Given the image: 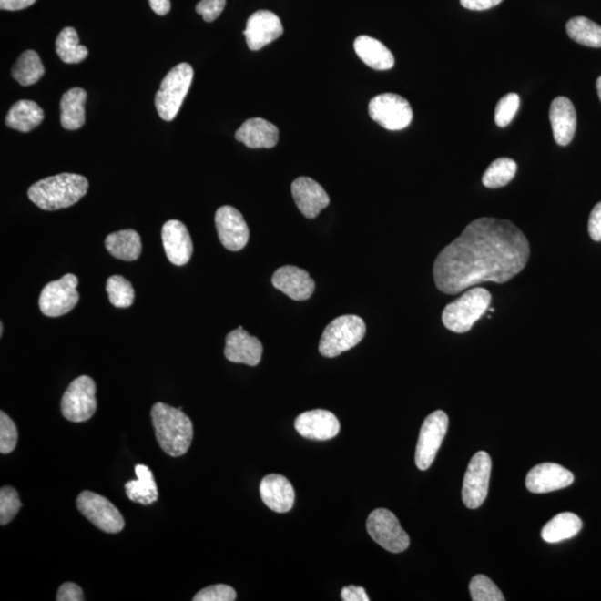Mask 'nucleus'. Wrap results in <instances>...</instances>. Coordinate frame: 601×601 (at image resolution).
<instances>
[{
	"mask_svg": "<svg viewBox=\"0 0 601 601\" xmlns=\"http://www.w3.org/2000/svg\"><path fill=\"white\" fill-rule=\"evenodd\" d=\"M18 430L14 421L4 411L0 413V453L8 454L16 449Z\"/></svg>",
	"mask_w": 601,
	"mask_h": 601,
	"instance_id": "58836bf2",
	"label": "nucleus"
},
{
	"mask_svg": "<svg viewBox=\"0 0 601 601\" xmlns=\"http://www.w3.org/2000/svg\"><path fill=\"white\" fill-rule=\"evenodd\" d=\"M84 599L83 590L76 584L65 583L58 589L57 601H83Z\"/></svg>",
	"mask_w": 601,
	"mask_h": 601,
	"instance_id": "79ce46f5",
	"label": "nucleus"
},
{
	"mask_svg": "<svg viewBox=\"0 0 601 601\" xmlns=\"http://www.w3.org/2000/svg\"><path fill=\"white\" fill-rule=\"evenodd\" d=\"M568 36L585 46L601 47V27L586 17H575L567 23Z\"/></svg>",
	"mask_w": 601,
	"mask_h": 601,
	"instance_id": "473e14b6",
	"label": "nucleus"
},
{
	"mask_svg": "<svg viewBox=\"0 0 601 601\" xmlns=\"http://www.w3.org/2000/svg\"><path fill=\"white\" fill-rule=\"evenodd\" d=\"M355 53L364 64L375 70H388L394 66V57L388 47L370 36H359L354 42Z\"/></svg>",
	"mask_w": 601,
	"mask_h": 601,
	"instance_id": "393cba45",
	"label": "nucleus"
},
{
	"mask_svg": "<svg viewBox=\"0 0 601 601\" xmlns=\"http://www.w3.org/2000/svg\"><path fill=\"white\" fill-rule=\"evenodd\" d=\"M474 601H504L503 593L487 576L477 575L471 579L469 586Z\"/></svg>",
	"mask_w": 601,
	"mask_h": 601,
	"instance_id": "c9c22d12",
	"label": "nucleus"
},
{
	"mask_svg": "<svg viewBox=\"0 0 601 601\" xmlns=\"http://www.w3.org/2000/svg\"><path fill=\"white\" fill-rule=\"evenodd\" d=\"M574 474L557 463H541L529 471L525 485L530 493L547 494L569 487Z\"/></svg>",
	"mask_w": 601,
	"mask_h": 601,
	"instance_id": "dca6fc26",
	"label": "nucleus"
},
{
	"mask_svg": "<svg viewBox=\"0 0 601 601\" xmlns=\"http://www.w3.org/2000/svg\"><path fill=\"white\" fill-rule=\"evenodd\" d=\"M491 474V458L484 451L475 453L465 473L463 500L465 507L477 509L487 499Z\"/></svg>",
	"mask_w": 601,
	"mask_h": 601,
	"instance_id": "ddd939ff",
	"label": "nucleus"
},
{
	"mask_svg": "<svg viewBox=\"0 0 601 601\" xmlns=\"http://www.w3.org/2000/svg\"><path fill=\"white\" fill-rule=\"evenodd\" d=\"M341 597L344 601H369L367 593L364 588L355 587V586H349L341 591Z\"/></svg>",
	"mask_w": 601,
	"mask_h": 601,
	"instance_id": "c03bdc74",
	"label": "nucleus"
},
{
	"mask_svg": "<svg viewBox=\"0 0 601 601\" xmlns=\"http://www.w3.org/2000/svg\"><path fill=\"white\" fill-rule=\"evenodd\" d=\"M550 124L554 138L560 147H567L573 140L577 127V115L573 103L567 97H557L551 103Z\"/></svg>",
	"mask_w": 601,
	"mask_h": 601,
	"instance_id": "5701e85b",
	"label": "nucleus"
},
{
	"mask_svg": "<svg viewBox=\"0 0 601 601\" xmlns=\"http://www.w3.org/2000/svg\"><path fill=\"white\" fill-rule=\"evenodd\" d=\"M22 508V501L16 490L12 487H3L0 490V524L7 525Z\"/></svg>",
	"mask_w": 601,
	"mask_h": 601,
	"instance_id": "e433bc0d",
	"label": "nucleus"
},
{
	"mask_svg": "<svg viewBox=\"0 0 601 601\" xmlns=\"http://www.w3.org/2000/svg\"><path fill=\"white\" fill-rule=\"evenodd\" d=\"M76 275L66 274L57 280L49 282L40 293L39 309L49 318L62 317L67 314L79 300Z\"/></svg>",
	"mask_w": 601,
	"mask_h": 601,
	"instance_id": "6e6552de",
	"label": "nucleus"
},
{
	"mask_svg": "<svg viewBox=\"0 0 601 601\" xmlns=\"http://www.w3.org/2000/svg\"><path fill=\"white\" fill-rule=\"evenodd\" d=\"M80 514L104 533L118 534L124 529L125 520L119 510L103 495L83 491L77 497Z\"/></svg>",
	"mask_w": 601,
	"mask_h": 601,
	"instance_id": "9b49d317",
	"label": "nucleus"
},
{
	"mask_svg": "<svg viewBox=\"0 0 601 601\" xmlns=\"http://www.w3.org/2000/svg\"><path fill=\"white\" fill-rule=\"evenodd\" d=\"M105 247L115 259L127 260H137L142 253V242L137 230L123 229L109 234L105 239Z\"/></svg>",
	"mask_w": 601,
	"mask_h": 601,
	"instance_id": "c85d7f7f",
	"label": "nucleus"
},
{
	"mask_svg": "<svg viewBox=\"0 0 601 601\" xmlns=\"http://www.w3.org/2000/svg\"><path fill=\"white\" fill-rule=\"evenodd\" d=\"M224 354L230 362L255 367L262 359L263 345L258 338L252 337L242 327H239L228 334Z\"/></svg>",
	"mask_w": 601,
	"mask_h": 601,
	"instance_id": "f3484780",
	"label": "nucleus"
},
{
	"mask_svg": "<svg viewBox=\"0 0 601 601\" xmlns=\"http://www.w3.org/2000/svg\"><path fill=\"white\" fill-rule=\"evenodd\" d=\"M88 180L82 175L63 173L38 180L28 189V198L39 209L56 210L72 207L87 195Z\"/></svg>",
	"mask_w": 601,
	"mask_h": 601,
	"instance_id": "7ed1b4c3",
	"label": "nucleus"
},
{
	"mask_svg": "<svg viewBox=\"0 0 601 601\" xmlns=\"http://www.w3.org/2000/svg\"><path fill=\"white\" fill-rule=\"evenodd\" d=\"M503 0H460L463 7L470 10H487L498 6Z\"/></svg>",
	"mask_w": 601,
	"mask_h": 601,
	"instance_id": "a18cd8bd",
	"label": "nucleus"
},
{
	"mask_svg": "<svg viewBox=\"0 0 601 601\" xmlns=\"http://www.w3.org/2000/svg\"><path fill=\"white\" fill-rule=\"evenodd\" d=\"M194 70L188 63H180L169 70L155 97L159 117L170 122L179 112L192 85Z\"/></svg>",
	"mask_w": 601,
	"mask_h": 601,
	"instance_id": "39448f33",
	"label": "nucleus"
},
{
	"mask_svg": "<svg viewBox=\"0 0 601 601\" xmlns=\"http://www.w3.org/2000/svg\"><path fill=\"white\" fill-rule=\"evenodd\" d=\"M491 302V294L484 288H471L447 305L443 312V323L454 333H467L483 317Z\"/></svg>",
	"mask_w": 601,
	"mask_h": 601,
	"instance_id": "20e7f679",
	"label": "nucleus"
},
{
	"mask_svg": "<svg viewBox=\"0 0 601 601\" xmlns=\"http://www.w3.org/2000/svg\"><path fill=\"white\" fill-rule=\"evenodd\" d=\"M87 94L83 88L67 90L60 100V123L65 129L76 130L85 124V102Z\"/></svg>",
	"mask_w": 601,
	"mask_h": 601,
	"instance_id": "a878e982",
	"label": "nucleus"
},
{
	"mask_svg": "<svg viewBox=\"0 0 601 601\" xmlns=\"http://www.w3.org/2000/svg\"><path fill=\"white\" fill-rule=\"evenodd\" d=\"M227 0H200L197 5V13L202 15L205 22L212 23L222 14Z\"/></svg>",
	"mask_w": 601,
	"mask_h": 601,
	"instance_id": "a19ab883",
	"label": "nucleus"
},
{
	"mask_svg": "<svg viewBox=\"0 0 601 601\" xmlns=\"http://www.w3.org/2000/svg\"><path fill=\"white\" fill-rule=\"evenodd\" d=\"M215 225L219 239L223 247L229 250H240L247 247L250 230L243 215L237 209L225 205L215 214Z\"/></svg>",
	"mask_w": 601,
	"mask_h": 601,
	"instance_id": "4468645a",
	"label": "nucleus"
},
{
	"mask_svg": "<svg viewBox=\"0 0 601 601\" xmlns=\"http://www.w3.org/2000/svg\"><path fill=\"white\" fill-rule=\"evenodd\" d=\"M97 384L88 375L75 379L62 398L60 409L65 419L72 423H85L97 413Z\"/></svg>",
	"mask_w": 601,
	"mask_h": 601,
	"instance_id": "0eeeda50",
	"label": "nucleus"
},
{
	"mask_svg": "<svg viewBox=\"0 0 601 601\" xmlns=\"http://www.w3.org/2000/svg\"><path fill=\"white\" fill-rule=\"evenodd\" d=\"M237 591L228 585H213L204 588L194 596V601H234Z\"/></svg>",
	"mask_w": 601,
	"mask_h": 601,
	"instance_id": "ea45409f",
	"label": "nucleus"
},
{
	"mask_svg": "<svg viewBox=\"0 0 601 601\" xmlns=\"http://www.w3.org/2000/svg\"><path fill=\"white\" fill-rule=\"evenodd\" d=\"M520 105V97L517 94L510 93L499 100L495 107L494 120L499 127H507L513 122L517 114Z\"/></svg>",
	"mask_w": 601,
	"mask_h": 601,
	"instance_id": "4c0bfd02",
	"label": "nucleus"
},
{
	"mask_svg": "<svg viewBox=\"0 0 601 601\" xmlns=\"http://www.w3.org/2000/svg\"><path fill=\"white\" fill-rule=\"evenodd\" d=\"M294 427L302 437L312 440H329L337 437L340 423L328 410H312L300 414Z\"/></svg>",
	"mask_w": 601,
	"mask_h": 601,
	"instance_id": "6ab92c4d",
	"label": "nucleus"
},
{
	"mask_svg": "<svg viewBox=\"0 0 601 601\" xmlns=\"http://www.w3.org/2000/svg\"><path fill=\"white\" fill-rule=\"evenodd\" d=\"M135 474L138 479L125 484L128 499L144 505L154 504L158 499V490L152 470L148 465L138 464Z\"/></svg>",
	"mask_w": 601,
	"mask_h": 601,
	"instance_id": "cd10ccee",
	"label": "nucleus"
},
{
	"mask_svg": "<svg viewBox=\"0 0 601 601\" xmlns=\"http://www.w3.org/2000/svg\"><path fill=\"white\" fill-rule=\"evenodd\" d=\"M365 331L364 321L357 315H342L334 319L321 337L320 353L325 358L338 357L358 345L364 338Z\"/></svg>",
	"mask_w": 601,
	"mask_h": 601,
	"instance_id": "423d86ee",
	"label": "nucleus"
},
{
	"mask_svg": "<svg viewBox=\"0 0 601 601\" xmlns=\"http://www.w3.org/2000/svg\"><path fill=\"white\" fill-rule=\"evenodd\" d=\"M597 90H598L599 98L601 100V76L597 80Z\"/></svg>",
	"mask_w": 601,
	"mask_h": 601,
	"instance_id": "09e8293b",
	"label": "nucleus"
},
{
	"mask_svg": "<svg viewBox=\"0 0 601 601\" xmlns=\"http://www.w3.org/2000/svg\"><path fill=\"white\" fill-rule=\"evenodd\" d=\"M369 115L374 122L389 130L407 128L413 118L408 100L392 93L380 94L371 99Z\"/></svg>",
	"mask_w": 601,
	"mask_h": 601,
	"instance_id": "9d476101",
	"label": "nucleus"
},
{
	"mask_svg": "<svg viewBox=\"0 0 601 601\" xmlns=\"http://www.w3.org/2000/svg\"><path fill=\"white\" fill-rule=\"evenodd\" d=\"M162 239L170 263L182 267L189 262L193 254V242L185 224L178 219L168 220L164 224Z\"/></svg>",
	"mask_w": 601,
	"mask_h": 601,
	"instance_id": "a211bd4d",
	"label": "nucleus"
},
{
	"mask_svg": "<svg viewBox=\"0 0 601 601\" xmlns=\"http://www.w3.org/2000/svg\"><path fill=\"white\" fill-rule=\"evenodd\" d=\"M107 292L109 302L115 308L127 309L134 303L135 290L132 283L120 275H113L107 280Z\"/></svg>",
	"mask_w": 601,
	"mask_h": 601,
	"instance_id": "f704fd0d",
	"label": "nucleus"
},
{
	"mask_svg": "<svg viewBox=\"0 0 601 601\" xmlns=\"http://www.w3.org/2000/svg\"><path fill=\"white\" fill-rule=\"evenodd\" d=\"M44 74L42 60L35 50H26L20 55L12 70L14 79L23 87L36 84Z\"/></svg>",
	"mask_w": 601,
	"mask_h": 601,
	"instance_id": "7c9ffc66",
	"label": "nucleus"
},
{
	"mask_svg": "<svg viewBox=\"0 0 601 601\" xmlns=\"http://www.w3.org/2000/svg\"><path fill=\"white\" fill-rule=\"evenodd\" d=\"M155 435L159 447L170 457L188 453L193 440V423L182 408H173L158 402L150 410Z\"/></svg>",
	"mask_w": 601,
	"mask_h": 601,
	"instance_id": "f03ea898",
	"label": "nucleus"
},
{
	"mask_svg": "<svg viewBox=\"0 0 601 601\" xmlns=\"http://www.w3.org/2000/svg\"><path fill=\"white\" fill-rule=\"evenodd\" d=\"M588 230L591 239L601 242V202L591 210Z\"/></svg>",
	"mask_w": 601,
	"mask_h": 601,
	"instance_id": "37998d69",
	"label": "nucleus"
},
{
	"mask_svg": "<svg viewBox=\"0 0 601 601\" xmlns=\"http://www.w3.org/2000/svg\"><path fill=\"white\" fill-rule=\"evenodd\" d=\"M44 120V110L33 100H18L10 107L6 117L8 127L28 133L39 127Z\"/></svg>",
	"mask_w": 601,
	"mask_h": 601,
	"instance_id": "bb28decb",
	"label": "nucleus"
},
{
	"mask_svg": "<svg viewBox=\"0 0 601 601\" xmlns=\"http://www.w3.org/2000/svg\"><path fill=\"white\" fill-rule=\"evenodd\" d=\"M448 427L449 418L443 411H434L425 418L415 450V464L420 470H428L433 463Z\"/></svg>",
	"mask_w": 601,
	"mask_h": 601,
	"instance_id": "f8f14e48",
	"label": "nucleus"
},
{
	"mask_svg": "<svg viewBox=\"0 0 601 601\" xmlns=\"http://www.w3.org/2000/svg\"><path fill=\"white\" fill-rule=\"evenodd\" d=\"M3 333H4V324L0 323V335H2V337H3Z\"/></svg>",
	"mask_w": 601,
	"mask_h": 601,
	"instance_id": "8fccbe9b",
	"label": "nucleus"
},
{
	"mask_svg": "<svg viewBox=\"0 0 601 601\" xmlns=\"http://www.w3.org/2000/svg\"><path fill=\"white\" fill-rule=\"evenodd\" d=\"M368 533L375 543L390 553H403L409 548L410 538L391 511L383 508L371 513L367 521Z\"/></svg>",
	"mask_w": 601,
	"mask_h": 601,
	"instance_id": "1a4fd4ad",
	"label": "nucleus"
},
{
	"mask_svg": "<svg viewBox=\"0 0 601 601\" xmlns=\"http://www.w3.org/2000/svg\"><path fill=\"white\" fill-rule=\"evenodd\" d=\"M150 8L159 16H165L170 10V0H149Z\"/></svg>",
	"mask_w": 601,
	"mask_h": 601,
	"instance_id": "de8ad7c7",
	"label": "nucleus"
},
{
	"mask_svg": "<svg viewBox=\"0 0 601 601\" xmlns=\"http://www.w3.org/2000/svg\"><path fill=\"white\" fill-rule=\"evenodd\" d=\"M517 163L514 159L501 158L495 159L485 170L483 177V184L485 188H498L505 187L515 177L517 173Z\"/></svg>",
	"mask_w": 601,
	"mask_h": 601,
	"instance_id": "72a5a7b5",
	"label": "nucleus"
},
{
	"mask_svg": "<svg viewBox=\"0 0 601 601\" xmlns=\"http://www.w3.org/2000/svg\"><path fill=\"white\" fill-rule=\"evenodd\" d=\"M273 287L295 300H305L312 297L315 282L307 270L285 265L275 270L272 278Z\"/></svg>",
	"mask_w": 601,
	"mask_h": 601,
	"instance_id": "412c9836",
	"label": "nucleus"
},
{
	"mask_svg": "<svg viewBox=\"0 0 601 601\" xmlns=\"http://www.w3.org/2000/svg\"><path fill=\"white\" fill-rule=\"evenodd\" d=\"M283 32L282 22L277 15L269 10H259L249 18L244 35L249 48L260 50L282 36Z\"/></svg>",
	"mask_w": 601,
	"mask_h": 601,
	"instance_id": "2eb2a0df",
	"label": "nucleus"
},
{
	"mask_svg": "<svg viewBox=\"0 0 601 601\" xmlns=\"http://www.w3.org/2000/svg\"><path fill=\"white\" fill-rule=\"evenodd\" d=\"M292 195L300 212L312 219L329 207L330 198L318 182L310 178H299L292 183Z\"/></svg>",
	"mask_w": 601,
	"mask_h": 601,
	"instance_id": "aec40b11",
	"label": "nucleus"
},
{
	"mask_svg": "<svg viewBox=\"0 0 601 601\" xmlns=\"http://www.w3.org/2000/svg\"><path fill=\"white\" fill-rule=\"evenodd\" d=\"M260 498L270 510L285 514L292 509L295 494L293 485L280 474H269L260 485Z\"/></svg>",
	"mask_w": 601,
	"mask_h": 601,
	"instance_id": "4be33fe9",
	"label": "nucleus"
},
{
	"mask_svg": "<svg viewBox=\"0 0 601 601\" xmlns=\"http://www.w3.org/2000/svg\"><path fill=\"white\" fill-rule=\"evenodd\" d=\"M530 244L507 219L481 218L441 250L433 265L434 283L453 295L484 282L507 283L525 268Z\"/></svg>",
	"mask_w": 601,
	"mask_h": 601,
	"instance_id": "f257e3e1",
	"label": "nucleus"
},
{
	"mask_svg": "<svg viewBox=\"0 0 601 601\" xmlns=\"http://www.w3.org/2000/svg\"><path fill=\"white\" fill-rule=\"evenodd\" d=\"M583 528V521L577 514L564 513L555 515L541 530V537L549 544H557L560 541L574 538Z\"/></svg>",
	"mask_w": 601,
	"mask_h": 601,
	"instance_id": "c756f323",
	"label": "nucleus"
},
{
	"mask_svg": "<svg viewBox=\"0 0 601 601\" xmlns=\"http://www.w3.org/2000/svg\"><path fill=\"white\" fill-rule=\"evenodd\" d=\"M36 0H0V8L9 10V12H17L32 6Z\"/></svg>",
	"mask_w": 601,
	"mask_h": 601,
	"instance_id": "49530a36",
	"label": "nucleus"
},
{
	"mask_svg": "<svg viewBox=\"0 0 601 601\" xmlns=\"http://www.w3.org/2000/svg\"><path fill=\"white\" fill-rule=\"evenodd\" d=\"M235 138L250 148H272L279 142V129L263 118H250L238 129Z\"/></svg>",
	"mask_w": 601,
	"mask_h": 601,
	"instance_id": "b1692460",
	"label": "nucleus"
},
{
	"mask_svg": "<svg viewBox=\"0 0 601 601\" xmlns=\"http://www.w3.org/2000/svg\"><path fill=\"white\" fill-rule=\"evenodd\" d=\"M56 53L66 64H78L88 56V49L79 44L76 29L66 27L56 39Z\"/></svg>",
	"mask_w": 601,
	"mask_h": 601,
	"instance_id": "2f4dec72",
	"label": "nucleus"
}]
</instances>
